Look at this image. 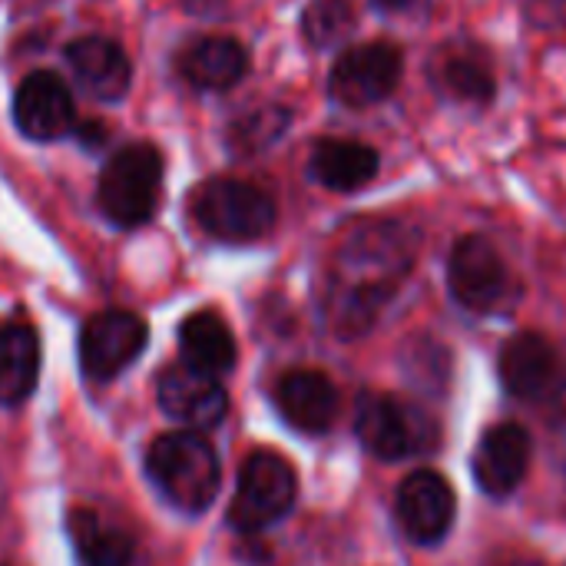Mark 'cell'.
Returning a JSON list of instances; mask_svg holds the SVG:
<instances>
[{
    "label": "cell",
    "mask_w": 566,
    "mask_h": 566,
    "mask_svg": "<svg viewBox=\"0 0 566 566\" xmlns=\"http://www.w3.org/2000/svg\"><path fill=\"white\" fill-rule=\"evenodd\" d=\"M415 265V239L405 226L368 219L352 226L325 275L322 312L338 338H358L375 328Z\"/></svg>",
    "instance_id": "6da1fadb"
},
{
    "label": "cell",
    "mask_w": 566,
    "mask_h": 566,
    "mask_svg": "<svg viewBox=\"0 0 566 566\" xmlns=\"http://www.w3.org/2000/svg\"><path fill=\"white\" fill-rule=\"evenodd\" d=\"M146 471L156 484V491L182 514H202L222 481L219 458L212 444L196 431H172L149 444Z\"/></svg>",
    "instance_id": "7a4b0ae2"
},
{
    "label": "cell",
    "mask_w": 566,
    "mask_h": 566,
    "mask_svg": "<svg viewBox=\"0 0 566 566\" xmlns=\"http://www.w3.org/2000/svg\"><path fill=\"white\" fill-rule=\"evenodd\" d=\"M99 209L119 229L146 226L163 199V156L153 143H129L99 176Z\"/></svg>",
    "instance_id": "3957f363"
},
{
    "label": "cell",
    "mask_w": 566,
    "mask_h": 566,
    "mask_svg": "<svg viewBox=\"0 0 566 566\" xmlns=\"http://www.w3.org/2000/svg\"><path fill=\"white\" fill-rule=\"evenodd\" d=\"M192 219L219 242H255L275 226V202L245 179H209L192 192Z\"/></svg>",
    "instance_id": "277c9868"
},
{
    "label": "cell",
    "mask_w": 566,
    "mask_h": 566,
    "mask_svg": "<svg viewBox=\"0 0 566 566\" xmlns=\"http://www.w3.org/2000/svg\"><path fill=\"white\" fill-rule=\"evenodd\" d=\"M355 431L365 451L378 461H405L411 454H428L438 444V428L428 411L375 391L361 395Z\"/></svg>",
    "instance_id": "5b68a950"
},
{
    "label": "cell",
    "mask_w": 566,
    "mask_h": 566,
    "mask_svg": "<svg viewBox=\"0 0 566 566\" xmlns=\"http://www.w3.org/2000/svg\"><path fill=\"white\" fill-rule=\"evenodd\" d=\"M298 494L292 464L275 451H255L239 471V488L229 504V524L242 534H255L282 521Z\"/></svg>",
    "instance_id": "8992f818"
},
{
    "label": "cell",
    "mask_w": 566,
    "mask_h": 566,
    "mask_svg": "<svg viewBox=\"0 0 566 566\" xmlns=\"http://www.w3.org/2000/svg\"><path fill=\"white\" fill-rule=\"evenodd\" d=\"M401 70H405V56L395 43L388 40L361 43L335 60L328 93L335 96V103L348 109H365L395 93Z\"/></svg>",
    "instance_id": "52a82bcc"
},
{
    "label": "cell",
    "mask_w": 566,
    "mask_h": 566,
    "mask_svg": "<svg viewBox=\"0 0 566 566\" xmlns=\"http://www.w3.org/2000/svg\"><path fill=\"white\" fill-rule=\"evenodd\" d=\"M146 322L133 312H96L86 318L80 335V365L90 381H113L119 371H126L146 348Z\"/></svg>",
    "instance_id": "ba28073f"
},
{
    "label": "cell",
    "mask_w": 566,
    "mask_h": 566,
    "mask_svg": "<svg viewBox=\"0 0 566 566\" xmlns=\"http://www.w3.org/2000/svg\"><path fill=\"white\" fill-rule=\"evenodd\" d=\"M156 401L186 431L216 428L226 418V408H229V395H226L222 381L199 371V368H192V365H186V361L169 365L156 378Z\"/></svg>",
    "instance_id": "9c48e42d"
},
{
    "label": "cell",
    "mask_w": 566,
    "mask_h": 566,
    "mask_svg": "<svg viewBox=\"0 0 566 566\" xmlns=\"http://www.w3.org/2000/svg\"><path fill=\"white\" fill-rule=\"evenodd\" d=\"M451 295L471 312H494L507 295V265L484 235H464L448 262Z\"/></svg>",
    "instance_id": "30bf717a"
},
{
    "label": "cell",
    "mask_w": 566,
    "mask_h": 566,
    "mask_svg": "<svg viewBox=\"0 0 566 566\" xmlns=\"http://www.w3.org/2000/svg\"><path fill=\"white\" fill-rule=\"evenodd\" d=\"M13 123L27 139L50 143L73 129V96L56 73L36 70L13 93Z\"/></svg>",
    "instance_id": "8fae6325"
},
{
    "label": "cell",
    "mask_w": 566,
    "mask_h": 566,
    "mask_svg": "<svg viewBox=\"0 0 566 566\" xmlns=\"http://www.w3.org/2000/svg\"><path fill=\"white\" fill-rule=\"evenodd\" d=\"M458 501L451 484L434 471H415L398 491V521L415 544H438L451 531Z\"/></svg>",
    "instance_id": "7c38bea8"
},
{
    "label": "cell",
    "mask_w": 566,
    "mask_h": 566,
    "mask_svg": "<svg viewBox=\"0 0 566 566\" xmlns=\"http://www.w3.org/2000/svg\"><path fill=\"white\" fill-rule=\"evenodd\" d=\"M531 468V434L521 424H494L474 451V478L484 494L507 497Z\"/></svg>",
    "instance_id": "4fadbf2b"
},
{
    "label": "cell",
    "mask_w": 566,
    "mask_h": 566,
    "mask_svg": "<svg viewBox=\"0 0 566 566\" xmlns=\"http://www.w3.org/2000/svg\"><path fill=\"white\" fill-rule=\"evenodd\" d=\"M275 405L282 418L305 434H325L338 418V391L332 378L312 368L282 375L275 388Z\"/></svg>",
    "instance_id": "5bb4252c"
},
{
    "label": "cell",
    "mask_w": 566,
    "mask_h": 566,
    "mask_svg": "<svg viewBox=\"0 0 566 566\" xmlns=\"http://www.w3.org/2000/svg\"><path fill=\"white\" fill-rule=\"evenodd\" d=\"M501 381L514 398L524 401H537L551 391L554 378H557V352L551 348L547 338L524 332L517 338H511L501 352L497 361Z\"/></svg>",
    "instance_id": "9a60e30c"
},
{
    "label": "cell",
    "mask_w": 566,
    "mask_h": 566,
    "mask_svg": "<svg viewBox=\"0 0 566 566\" xmlns=\"http://www.w3.org/2000/svg\"><path fill=\"white\" fill-rule=\"evenodd\" d=\"M66 60L76 73V80L83 83L86 93H93L96 99H123L133 80L129 60L119 50V43L106 40V36H80L66 46Z\"/></svg>",
    "instance_id": "2e32d148"
},
{
    "label": "cell",
    "mask_w": 566,
    "mask_h": 566,
    "mask_svg": "<svg viewBox=\"0 0 566 566\" xmlns=\"http://www.w3.org/2000/svg\"><path fill=\"white\" fill-rule=\"evenodd\" d=\"M434 83L448 96H454L461 103H474V106H488L497 93L494 63H491L488 50L478 43L444 46L434 56Z\"/></svg>",
    "instance_id": "e0dca14e"
},
{
    "label": "cell",
    "mask_w": 566,
    "mask_h": 566,
    "mask_svg": "<svg viewBox=\"0 0 566 566\" xmlns=\"http://www.w3.org/2000/svg\"><path fill=\"white\" fill-rule=\"evenodd\" d=\"M179 348H182L186 365H192L212 378L229 375L235 368V355H239L232 328L212 308H199L179 325Z\"/></svg>",
    "instance_id": "ac0fdd59"
},
{
    "label": "cell",
    "mask_w": 566,
    "mask_h": 566,
    "mask_svg": "<svg viewBox=\"0 0 566 566\" xmlns=\"http://www.w3.org/2000/svg\"><path fill=\"white\" fill-rule=\"evenodd\" d=\"M308 172L335 192H355L378 176V153L355 139H322L312 149Z\"/></svg>",
    "instance_id": "d6986e66"
},
{
    "label": "cell",
    "mask_w": 566,
    "mask_h": 566,
    "mask_svg": "<svg viewBox=\"0 0 566 566\" xmlns=\"http://www.w3.org/2000/svg\"><path fill=\"white\" fill-rule=\"evenodd\" d=\"M66 531L73 541V551L83 566H129L136 554V541L129 531H123L113 521H103L96 511H70Z\"/></svg>",
    "instance_id": "ffe728a7"
},
{
    "label": "cell",
    "mask_w": 566,
    "mask_h": 566,
    "mask_svg": "<svg viewBox=\"0 0 566 566\" xmlns=\"http://www.w3.org/2000/svg\"><path fill=\"white\" fill-rule=\"evenodd\" d=\"M40 378V338L30 325L0 328V405H23Z\"/></svg>",
    "instance_id": "44dd1931"
},
{
    "label": "cell",
    "mask_w": 566,
    "mask_h": 566,
    "mask_svg": "<svg viewBox=\"0 0 566 566\" xmlns=\"http://www.w3.org/2000/svg\"><path fill=\"white\" fill-rule=\"evenodd\" d=\"M249 70V53L232 36H202L182 53V76L199 90H229Z\"/></svg>",
    "instance_id": "7402d4cb"
},
{
    "label": "cell",
    "mask_w": 566,
    "mask_h": 566,
    "mask_svg": "<svg viewBox=\"0 0 566 566\" xmlns=\"http://www.w3.org/2000/svg\"><path fill=\"white\" fill-rule=\"evenodd\" d=\"M355 27V10L348 0H312L302 13V36L315 46H335L342 43Z\"/></svg>",
    "instance_id": "603a6c76"
},
{
    "label": "cell",
    "mask_w": 566,
    "mask_h": 566,
    "mask_svg": "<svg viewBox=\"0 0 566 566\" xmlns=\"http://www.w3.org/2000/svg\"><path fill=\"white\" fill-rule=\"evenodd\" d=\"M285 126H289V109H282V106H262L249 119L235 123V139L245 149H262V146L275 143L285 133Z\"/></svg>",
    "instance_id": "cb8c5ba5"
},
{
    "label": "cell",
    "mask_w": 566,
    "mask_h": 566,
    "mask_svg": "<svg viewBox=\"0 0 566 566\" xmlns=\"http://www.w3.org/2000/svg\"><path fill=\"white\" fill-rule=\"evenodd\" d=\"M551 441H554V454L566 478V388L554 398V408H551Z\"/></svg>",
    "instance_id": "d4e9b609"
},
{
    "label": "cell",
    "mask_w": 566,
    "mask_h": 566,
    "mask_svg": "<svg viewBox=\"0 0 566 566\" xmlns=\"http://www.w3.org/2000/svg\"><path fill=\"white\" fill-rule=\"evenodd\" d=\"M80 136H83L86 146H99V143L109 139V129L103 123H86V126H80Z\"/></svg>",
    "instance_id": "484cf974"
},
{
    "label": "cell",
    "mask_w": 566,
    "mask_h": 566,
    "mask_svg": "<svg viewBox=\"0 0 566 566\" xmlns=\"http://www.w3.org/2000/svg\"><path fill=\"white\" fill-rule=\"evenodd\" d=\"M381 7H388V10H405V7H411L415 0H378Z\"/></svg>",
    "instance_id": "4316f807"
},
{
    "label": "cell",
    "mask_w": 566,
    "mask_h": 566,
    "mask_svg": "<svg viewBox=\"0 0 566 566\" xmlns=\"http://www.w3.org/2000/svg\"><path fill=\"white\" fill-rule=\"evenodd\" d=\"M507 566H541L537 560H514V564H507Z\"/></svg>",
    "instance_id": "83f0119b"
}]
</instances>
